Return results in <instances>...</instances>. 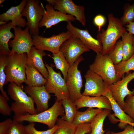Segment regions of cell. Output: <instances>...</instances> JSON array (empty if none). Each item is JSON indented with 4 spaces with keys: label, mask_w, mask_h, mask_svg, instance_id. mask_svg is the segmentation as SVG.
<instances>
[{
    "label": "cell",
    "mask_w": 134,
    "mask_h": 134,
    "mask_svg": "<svg viewBox=\"0 0 134 134\" xmlns=\"http://www.w3.org/2000/svg\"><path fill=\"white\" fill-rule=\"evenodd\" d=\"M14 27L11 22L0 26V55H8L11 53L8 43L10 40L14 37V34L11 31Z\"/></svg>",
    "instance_id": "603a6c76"
},
{
    "label": "cell",
    "mask_w": 134,
    "mask_h": 134,
    "mask_svg": "<svg viewBox=\"0 0 134 134\" xmlns=\"http://www.w3.org/2000/svg\"><path fill=\"white\" fill-rule=\"evenodd\" d=\"M20 123L13 120L6 134H28L25 126Z\"/></svg>",
    "instance_id": "d590c367"
},
{
    "label": "cell",
    "mask_w": 134,
    "mask_h": 134,
    "mask_svg": "<svg viewBox=\"0 0 134 134\" xmlns=\"http://www.w3.org/2000/svg\"><path fill=\"white\" fill-rule=\"evenodd\" d=\"M65 112L61 100L56 99L52 106L45 111L35 115L28 114L21 116L14 115L13 120L20 122L26 121L30 123H40L51 128L55 125L58 117L62 116Z\"/></svg>",
    "instance_id": "277c9868"
},
{
    "label": "cell",
    "mask_w": 134,
    "mask_h": 134,
    "mask_svg": "<svg viewBox=\"0 0 134 134\" xmlns=\"http://www.w3.org/2000/svg\"><path fill=\"white\" fill-rule=\"evenodd\" d=\"M27 1V0H22L18 5L11 7L6 12L0 14V21L7 22L11 20L14 27L22 28L27 26V22L25 19L22 17V14Z\"/></svg>",
    "instance_id": "d6986e66"
},
{
    "label": "cell",
    "mask_w": 134,
    "mask_h": 134,
    "mask_svg": "<svg viewBox=\"0 0 134 134\" xmlns=\"http://www.w3.org/2000/svg\"><path fill=\"white\" fill-rule=\"evenodd\" d=\"M45 8L42 18L39 23V28L44 26L46 29L49 28L62 21L74 22L76 20L72 15L55 10L53 7L49 4H46Z\"/></svg>",
    "instance_id": "e0dca14e"
},
{
    "label": "cell",
    "mask_w": 134,
    "mask_h": 134,
    "mask_svg": "<svg viewBox=\"0 0 134 134\" xmlns=\"http://www.w3.org/2000/svg\"><path fill=\"white\" fill-rule=\"evenodd\" d=\"M106 84L105 90L102 96H105L108 99L115 116L119 119L120 122L118 125V127L121 129H124L127 124L131 122L134 123V121L121 108L113 97L109 86L106 83Z\"/></svg>",
    "instance_id": "ffe728a7"
},
{
    "label": "cell",
    "mask_w": 134,
    "mask_h": 134,
    "mask_svg": "<svg viewBox=\"0 0 134 134\" xmlns=\"http://www.w3.org/2000/svg\"><path fill=\"white\" fill-rule=\"evenodd\" d=\"M111 132L110 130L107 131L104 134H111Z\"/></svg>",
    "instance_id": "ee69618b"
},
{
    "label": "cell",
    "mask_w": 134,
    "mask_h": 134,
    "mask_svg": "<svg viewBox=\"0 0 134 134\" xmlns=\"http://www.w3.org/2000/svg\"><path fill=\"white\" fill-rule=\"evenodd\" d=\"M108 55L114 65L118 64L122 60L123 54L121 40L117 41L114 48Z\"/></svg>",
    "instance_id": "d6a6232c"
},
{
    "label": "cell",
    "mask_w": 134,
    "mask_h": 134,
    "mask_svg": "<svg viewBox=\"0 0 134 134\" xmlns=\"http://www.w3.org/2000/svg\"><path fill=\"white\" fill-rule=\"evenodd\" d=\"M111 110L104 109L98 114L90 123L91 132L90 134H104L105 131L103 129L104 120L110 113Z\"/></svg>",
    "instance_id": "d4e9b609"
},
{
    "label": "cell",
    "mask_w": 134,
    "mask_h": 134,
    "mask_svg": "<svg viewBox=\"0 0 134 134\" xmlns=\"http://www.w3.org/2000/svg\"><path fill=\"white\" fill-rule=\"evenodd\" d=\"M56 122L58 127L53 134H74L78 126L61 118H58Z\"/></svg>",
    "instance_id": "f546056e"
},
{
    "label": "cell",
    "mask_w": 134,
    "mask_h": 134,
    "mask_svg": "<svg viewBox=\"0 0 134 134\" xmlns=\"http://www.w3.org/2000/svg\"><path fill=\"white\" fill-rule=\"evenodd\" d=\"M108 25L106 30L102 29L97 35L100 40L102 46L103 54H108L114 48L118 39L127 31L122 24L120 19L112 14L108 16Z\"/></svg>",
    "instance_id": "7a4b0ae2"
},
{
    "label": "cell",
    "mask_w": 134,
    "mask_h": 134,
    "mask_svg": "<svg viewBox=\"0 0 134 134\" xmlns=\"http://www.w3.org/2000/svg\"><path fill=\"white\" fill-rule=\"evenodd\" d=\"M67 22V29L73 36L80 39L86 46L93 51L96 54L102 53V46L100 40L94 38L87 29L82 30L74 26L71 21Z\"/></svg>",
    "instance_id": "5bb4252c"
},
{
    "label": "cell",
    "mask_w": 134,
    "mask_h": 134,
    "mask_svg": "<svg viewBox=\"0 0 134 134\" xmlns=\"http://www.w3.org/2000/svg\"><path fill=\"white\" fill-rule=\"evenodd\" d=\"M123 9V15L120 19L124 26L134 21V3L131 5L129 3L125 4Z\"/></svg>",
    "instance_id": "1f68e13d"
},
{
    "label": "cell",
    "mask_w": 134,
    "mask_h": 134,
    "mask_svg": "<svg viewBox=\"0 0 134 134\" xmlns=\"http://www.w3.org/2000/svg\"><path fill=\"white\" fill-rule=\"evenodd\" d=\"M72 35L67 30L49 37H45L39 35L32 36L33 46L36 49L50 51L56 53L60 51L63 43L69 38Z\"/></svg>",
    "instance_id": "ba28073f"
},
{
    "label": "cell",
    "mask_w": 134,
    "mask_h": 134,
    "mask_svg": "<svg viewBox=\"0 0 134 134\" xmlns=\"http://www.w3.org/2000/svg\"><path fill=\"white\" fill-rule=\"evenodd\" d=\"M49 56L53 59L56 69L60 71L66 81L70 66L63 54L59 51L57 53H52V56Z\"/></svg>",
    "instance_id": "484cf974"
},
{
    "label": "cell",
    "mask_w": 134,
    "mask_h": 134,
    "mask_svg": "<svg viewBox=\"0 0 134 134\" xmlns=\"http://www.w3.org/2000/svg\"><path fill=\"white\" fill-rule=\"evenodd\" d=\"M7 91L8 95L14 102L11 108L15 115H23L28 114L35 115L37 113L32 98L27 95L23 89L14 82L10 83Z\"/></svg>",
    "instance_id": "3957f363"
},
{
    "label": "cell",
    "mask_w": 134,
    "mask_h": 134,
    "mask_svg": "<svg viewBox=\"0 0 134 134\" xmlns=\"http://www.w3.org/2000/svg\"><path fill=\"white\" fill-rule=\"evenodd\" d=\"M89 68L100 76L109 86L118 81L114 64L108 54H97L94 61L89 65Z\"/></svg>",
    "instance_id": "5b68a950"
},
{
    "label": "cell",
    "mask_w": 134,
    "mask_h": 134,
    "mask_svg": "<svg viewBox=\"0 0 134 134\" xmlns=\"http://www.w3.org/2000/svg\"><path fill=\"white\" fill-rule=\"evenodd\" d=\"M106 19L103 15L99 14L96 16L94 18V24L98 28V31L100 32L101 29L106 22Z\"/></svg>",
    "instance_id": "74e56055"
},
{
    "label": "cell",
    "mask_w": 134,
    "mask_h": 134,
    "mask_svg": "<svg viewBox=\"0 0 134 134\" xmlns=\"http://www.w3.org/2000/svg\"><path fill=\"white\" fill-rule=\"evenodd\" d=\"M14 39L8 43L9 47L12 49L11 53L17 52L19 54H29L33 46L32 36L30 34L28 27L22 30L21 28L14 27Z\"/></svg>",
    "instance_id": "30bf717a"
},
{
    "label": "cell",
    "mask_w": 134,
    "mask_h": 134,
    "mask_svg": "<svg viewBox=\"0 0 134 134\" xmlns=\"http://www.w3.org/2000/svg\"><path fill=\"white\" fill-rule=\"evenodd\" d=\"M103 110V109H94L88 108L83 112L77 111L73 123L78 126L84 123H90L95 117Z\"/></svg>",
    "instance_id": "cb8c5ba5"
},
{
    "label": "cell",
    "mask_w": 134,
    "mask_h": 134,
    "mask_svg": "<svg viewBox=\"0 0 134 134\" xmlns=\"http://www.w3.org/2000/svg\"><path fill=\"white\" fill-rule=\"evenodd\" d=\"M7 99L2 94L0 95V113L4 116L10 115L12 111L9 106Z\"/></svg>",
    "instance_id": "8d00e7d4"
},
{
    "label": "cell",
    "mask_w": 134,
    "mask_h": 134,
    "mask_svg": "<svg viewBox=\"0 0 134 134\" xmlns=\"http://www.w3.org/2000/svg\"><path fill=\"white\" fill-rule=\"evenodd\" d=\"M84 59L81 56L70 66L68 73L66 84L69 92L70 98L74 102L82 96L81 90L83 80L80 70L78 69L79 63Z\"/></svg>",
    "instance_id": "9c48e42d"
},
{
    "label": "cell",
    "mask_w": 134,
    "mask_h": 134,
    "mask_svg": "<svg viewBox=\"0 0 134 134\" xmlns=\"http://www.w3.org/2000/svg\"><path fill=\"white\" fill-rule=\"evenodd\" d=\"M84 77L86 82L82 95L92 97L102 96L105 91L106 86L102 78L90 69L87 71Z\"/></svg>",
    "instance_id": "9a60e30c"
},
{
    "label": "cell",
    "mask_w": 134,
    "mask_h": 134,
    "mask_svg": "<svg viewBox=\"0 0 134 134\" xmlns=\"http://www.w3.org/2000/svg\"><path fill=\"white\" fill-rule=\"evenodd\" d=\"M114 67L118 81L120 80L125 73H128L131 70L134 71V53L128 60H122L114 65Z\"/></svg>",
    "instance_id": "f1b7e54d"
},
{
    "label": "cell",
    "mask_w": 134,
    "mask_h": 134,
    "mask_svg": "<svg viewBox=\"0 0 134 134\" xmlns=\"http://www.w3.org/2000/svg\"><path fill=\"white\" fill-rule=\"evenodd\" d=\"M74 102L77 109L82 108L88 107L112 110L109 100L107 97L103 96L91 97L82 95Z\"/></svg>",
    "instance_id": "ac0fdd59"
},
{
    "label": "cell",
    "mask_w": 134,
    "mask_h": 134,
    "mask_svg": "<svg viewBox=\"0 0 134 134\" xmlns=\"http://www.w3.org/2000/svg\"><path fill=\"white\" fill-rule=\"evenodd\" d=\"M133 45H134V39H133Z\"/></svg>",
    "instance_id": "7dc6e473"
},
{
    "label": "cell",
    "mask_w": 134,
    "mask_h": 134,
    "mask_svg": "<svg viewBox=\"0 0 134 134\" xmlns=\"http://www.w3.org/2000/svg\"><path fill=\"white\" fill-rule=\"evenodd\" d=\"M7 61V55H0V90L1 94L9 101V97L3 89V86L5 84L6 78L5 68Z\"/></svg>",
    "instance_id": "4dcf8cb0"
},
{
    "label": "cell",
    "mask_w": 134,
    "mask_h": 134,
    "mask_svg": "<svg viewBox=\"0 0 134 134\" xmlns=\"http://www.w3.org/2000/svg\"><path fill=\"white\" fill-rule=\"evenodd\" d=\"M35 123L31 122L29 124L25 126V128L28 134H53L58 127L57 124L53 127L44 131L37 130L35 127Z\"/></svg>",
    "instance_id": "836d02e7"
},
{
    "label": "cell",
    "mask_w": 134,
    "mask_h": 134,
    "mask_svg": "<svg viewBox=\"0 0 134 134\" xmlns=\"http://www.w3.org/2000/svg\"><path fill=\"white\" fill-rule=\"evenodd\" d=\"M45 9L39 0H27L22 12L27 19V25L32 36L39 35V24Z\"/></svg>",
    "instance_id": "8992f818"
},
{
    "label": "cell",
    "mask_w": 134,
    "mask_h": 134,
    "mask_svg": "<svg viewBox=\"0 0 134 134\" xmlns=\"http://www.w3.org/2000/svg\"><path fill=\"white\" fill-rule=\"evenodd\" d=\"M61 101L65 112V114L61 118L69 122L73 123L78 111L75 104L70 98L62 100Z\"/></svg>",
    "instance_id": "4316f807"
},
{
    "label": "cell",
    "mask_w": 134,
    "mask_h": 134,
    "mask_svg": "<svg viewBox=\"0 0 134 134\" xmlns=\"http://www.w3.org/2000/svg\"><path fill=\"white\" fill-rule=\"evenodd\" d=\"M13 120L8 118L0 123V134H6Z\"/></svg>",
    "instance_id": "ab89813d"
},
{
    "label": "cell",
    "mask_w": 134,
    "mask_h": 134,
    "mask_svg": "<svg viewBox=\"0 0 134 134\" xmlns=\"http://www.w3.org/2000/svg\"><path fill=\"white\" fill-rule=\"evenodd\" d=\"M91 128L90 123H86L78 126L74 134H90Z\"/></svg>",
    "instance_id": "f35d334b"
},
{
    "label": "cell",
    "mask_w": 134,
    "mask_h": 134,
    "mask_svg": "<svg viewBox=\"0 0 134 134\" xmlns=\"http://www.w3.org/2000/svg\"><path fill=\"white\" fill-rule=\"evenodd\" d=\"M7 22L5 21H0V25H3L6 24Z\"/></svg>",
    "instance_id": "7bdbcfd3"
},
{
    "label": "cell",
    "mask_w": 134,
    "mask_h": 134,
    "mask_svg": "<svg viewBox=\"0 0 134 134\" xmlns=\"http://www.w3.org/2000/svg\"><path fill=\"white\" fill-rule=\"evenodd\" d=\"M90 51L80 39L73 36L64 41L60 48L70 66L83 53Z\"/></svg>",
    "instance_id": "8fae6325"
},
{
    "label": "cell",
    "mask_w": 134,
    "mask_h": 134,
    "mask_svg": "<svg viewBox=\"0 0 134 134\" xmlns=\"http://www.w3.org/2000/svg\"><path fill=\"white\" fill-rule=\"evenodd\" d=\"M25 68L26 80L25 83L27 85L41 86L45 85L47 79L27 60Z\"/></svg>",
    "instance_id": "7402d4cb"
},
{
    "label": "cell",
    "mask_w": 134,
    "mask_h": 134,
    "mask_svg": "<svg viewBox=\"0 0 134 134\" xmlns=\"http://www.w3.org/2000/svg\"><path fill=\"white\" fill-rule=\"evenodd\" d=\"M5 0H0V4H1L3 3Z\"/></svg>",
    "instance_id": "f6af8a7d"
},
{
    "label": "cell",
    "mask_w": 134,
    "mask_h": 134,
    "mask_svg": "<svg viewBox=\"0 0 134 134\" xmlns=\"http://www.w3.org/2000/svg\"><path fill=\"white\" fill-rule=\"evenodd\" d=\"M45 65L49 74L44 85L47 91L49 93L54 94L56 99L59 101L70 98L66 81L62 77L60 73L56 72L48 64L45 63Z\"/></svg>",
    "instance_id": "52a82bcc"
},
{
    "label": "cell",
    "mask_w": 134,
    "mask_h": 134,
    "mask_svg": "<svg viewBox=\"0 0 134 134\" xmlns=\"http://www.w3.org/2000/svg\"><path fill=\"white\" fill-rule=\"evenodd\" d=\"M111 134H134V128L132 125L127 124L124 130L119 132H111Z\"/></svg>",
    "instance_id": "60d3db41"
},
{
    "label": "cell",
    "mask_w": 134,
    "mask_h": 134,
    "mask_svg": "<svg viewBox=\"0 0 134 134\" xmlns=\"http://www.w3.org/2000/svg\"><path fill=\"white\" fill-rule=\"evenodd\" d=\"M25 92L33 99L35 104L37 113L48 109V103L51 96L44 85L41 86H26Z\"/></svg>",
    "instance_id": "2e32d148"
},
{
    "label": "cell",
    "mask_w": 134,
    "mask_h": 134,
    "mask_svg": "<svg viewBox=\"0 0 134 134\" xmlns=\"http://www.w3.org/2000/svg\"><path fill=\"white\" fill-rule=\"evenodd\" d=\"M128 124H130L133 127H134V123L131 122L129 123Z\"/></svg>",
    "instance_id": "bcb514c9"
},
{
    "label": "cell",
    "mask_w": 134,
    "mask_h": 134,
    "mask_svg": "<svg viewBox=\"0 0 134 134\" xmlns=\"http://www.w3.org/2000/svg\"><path fill=\"white\" fill-rule=\"evenodd\" d=\"M54 9L62 13L75 17L84 26L86 20L84 6L75 4L71 0H46Z\"/></svg>",
    "instance_id": "7c38bea8"
},
{
    "label": "cell",
    "mask_w": 134,
    "mask_h": 134,
    "mask_svg": "<svg viewBox=\"0 0 134 134\" xmlns=\"http://www.w3.org/2000/svg\"><path fill=\"white\" fill-rule=\"evenodd\" d=\"M134 79V71L129 72L122 79L109 86L112 95L121 108L124 110V98L129 95H134V89L129 90L128 83Z\"/></svg>",
    "instance_id": "4fadbf2b"
},
{
    "label": "cell",
    "mask_w": 134,
    "mask_h": 134,
    "mask_svg": "<svg viewBox=\"0 0 134 134\" xmlns=\"http://www.w3.org/2000/svg\"><path fill=\"white\" fill-rule=\"evenodd\" d=\"M27 54L11 53L7 55V65L5 68L6 78L5 85L14 82L23 88V84L26 80V66L27 62Z\"/></svg>",
    "instance_id": "6da1fadb"
},
{
    "label": "cell",
    "mask_w": 134,
    "mask_h": 134,
    "mask_svg": "<svg viewBox=\"0 0 134 134\" xmlns=\"http://www.w3.org/2000/svg\"><path fill=\"white\" fill-rule=\"evenodd\" d=\"M126 30L130 34L134 35V21L125 25Z\"/></svg>",
    "instance_id": "b9f144b4"
},
{
    "label": "cell",
    "mask_w": 134,
    "mask_h": 134,
    "mask_svg": "<svg viewBox=\"0 0 134 134\" xmlns=\"http://www.w3.org/2000/svg\"><path fill=\"white\" fill-rule=\"evenodd\" d=\"M45 55L44 50L37 49L33 46L27 54V60L47 79L49 76L48 72L43 60V57Z\"/></svg>",
    "instance_id": "44dd1931"
},
{
    "label": "cell",
    "mask_w": 134,
    "mask_h": 134,
    "mask_svg": "<svg viewBox=\"0 0 134 134\" xmlns=\"http://www.w3.org/2000/svg\"><path fill=\"white\" fill-rule=\"evenodd\" d=\"M124 101V111L134 122V95H129Z\"/></svg>",
    "instance_id": "e575fe53"
},
{
    "label": "cell",
    "mask_w": 134,
    "mask_h": 134,
    "mask_svg": "<svg viewBox=\"0 0 134 134\" xmlns=\"http://www.w3.org/2000/svg\"><path fill=\"white\" fill-rule=\"evenodd\" d=\"M134 36L133 35L129 34L126 31L121 37L123 54V61L128 60L134 53L133 44Z\"/></svg>",
    "instance_id": "83f0119b"
}]
</instances>
